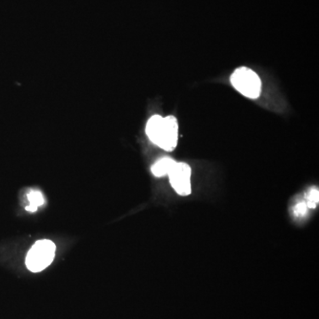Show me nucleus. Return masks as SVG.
<instances>
[{"label": "nucleus", "instance_id": "f257e3e1", "mask_svg": "<svg viewBox=\"0 0 319 319\" xmlns=\"http://www.w3.org/2000/svg\"><path fill=\"white\" fill-rule=\"evenodd\" d=\"M150 141L165 151H173L178 145V123L173 115H153L145 126Z\"/></svg>", "mask_w": 319, "mask_h": 319}, {"label": "nucleus", "instance_id": "f03ea898", "mask_svg": "<svg viewBox=\"0 0 319 319\" xmlns=\"http://www.w3.org/2000/svg\"><path fill=\"white\" fill-rule=\"evenodd\" d=\"M56 247L52 240L36 241L27 254V268L32 272H40L53 263Z\"/></svg>", "mask_w": 319, "mask_h": 319}, {"label": "nucleus", "instance_id": "7ed1b4c3", "mask_svg": "<svg viewBox=\"0 0 319 319\" xmlns=\"http://www.w3.org/2000/svg\"><path fill=\"white\" fill-rule=\"evenodd\" d=\"M230 82L238 92L249 99L259 98L262 91L260 77L252 69L241 67L230 76Z\"/></svg>", "mask_w": 319, "mask_h": 319}, {"label": "nucleus", "instance_id": "20e7f679", "mask_svg": "<svg viewBox=\"0 0 319 319\" xmlns=\"http://www.w3.org/2000/svg\"><path fill=\"white\" fill-rule=\"evenodd\" d=\"M191 167L187 163L175 162L168 176L171 186L177 194L181 196H188L191 194Z\"/></svg>", "mask_w": 319, "mask_h": 319}, {"label": "nucleus", "instance_id": "39448f33", "mask_svg": "<svg viewBox=\"0 0 319 319\" xmlns=\"http://www.w3.org/2000/svg\"><path fill=\"white\" fill-rule=\"evenodd\" d=\"M175 162L176 161L169 157H163V158L160 159L152 166V173L157 178L167 176L172 167L174 166Z\"/></svg>", "mask_w": 319, "mask_h": 319}, {"label": "nucleus", "instance_id": "423d86ee", "mask_svg": "<svg viewBox=\"0 0 319 319\" xmlns=\"http://www.w3.org/2000/svg\"><path fill=\"white\" fill-rule=\"evenodd\" d=\"M27 198L30 202V205L26 207L27 211L36 212L40 206L45 204V198H44L43 194L37 190L30 191L27 195Z\"/></svg>", "mask_w": 319, "mask_h": 319}, {"label": "nucleus", "instance_id": "0eeeda50", "mask_svg": "<svg viewBox=\"0 0 319 319\" xmlns=\"http://www.w3.org/2000/svg\"><path fill=\"white\" fill-rule=\"evenodd\" d=\"M307 207L309 208H315L319 201V193L317 189H312L309 192L307 195Z\"/></svg>", "mask_w": 319, "mask_h": 319}, {"label": "nucleus", "instance_id": "6e6552de", "mask_svg": "<svg viewBox=\"0 0 319 319\" xmlns=\"http://www.w3.org/2000/svg\"><path fill=\"white\" fill-rule=\"evenodd\" d=\"M307 210H308V207H307V204L305 202H302V203H299V204H297L295 206V209H294V213L297 216H303V215H305L307 213Z\"/></svg>", "mask_w": 319, "mask_h": 319}]
</instances>
